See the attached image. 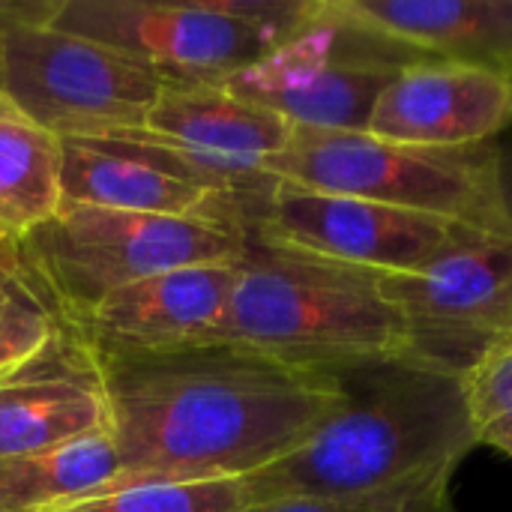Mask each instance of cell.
Masks as SVG:
<instances>
[{
    "label": "cell",
    "instance_id": "cell-25",
    "mask_svg": "<svg viewBox=\"0 0 512 512\" xmlns=\"http://www.w3.org/2000/svg\"><path fill=\"white\" fill-rule=\"evenodd\" d=\"M9 246H15V243H9V240H6V237L0 234V252H3V249H9Z\"/></svg>",
    "mask_w": 512,
    "mask_h": 512
},
{
    "label": "cell",
    "instance_id": "cell-4",
    "mask_svg": "<svg viewBox=\"0 0 512 512\" xmlns=\"http://www.w3.org/2000/svg\"><path fill=\"white\" fill-rule=\"evenodd\" d=\"M264 174L300 189L351 195L512 237L498 189V141L417 147L372 132L291 126L288 144L264 165Z\"/></svg>",
    "mask_w": 512,
    "mask_h": 512
},
{
    "label": "cell",
    "instance_id": "cell-9",
    "mask_svg": "<svg viewBox=\"0 0 512 512\" xmlns=\"http://www.w3.org/2000/svg\"><path fill=\"white\" fill-rule=\"evenodd\" d=\"M408 357L462 378L512 336V237L471 234L411 273L378 276Z\"/></svg>",
    "mask_w": 512,
    "mask_h": 512
},
{
    "label": "cell",
    "instance_id": "cell-8",
    "mask_svg": "<svg viewBox=\"0 0 512 512\" xmlns=\"http://www.w3.org/2000/svg\"><path fill=\"white\" fill-rule=\"evenodd\" d=\"M423 51L357 18L345 0H312L300 30L225 87L291 126L366 132L384 87Z\"/></svg>",
    "mask_w": 512,
    "mask_h": 512
},
{
    "label": "cell",
    "instance_id": "cell-10",
    "mask_svg": "<svg viewBox=\"0 0 512 512\" xmlns=\"http://www.w3.org/2000/svg\"><path fill=\"white\" fill-rule=\"evenodd\" d=\"M246 234L342 267L387 276L420 270L483 231L426 213L273 180Z\"/></svg>",
    "mask_w": 512,
    "mask_h": 512
},
{
    "label": "cell",
    "instance_id": "cell-12",
    "mask_svg": "<svg viewBox=\"0 0 512 512\" xmlns=\"http://www.w3.org/2000/svg\"><path fill=\"white\" fill-rule=\"evenodd\" d=\"M63 204L201 219L249 231L255 207L198 183L180 159L132 135L63 141Z\"/></svg>",
    "mask_w": 512,
    "mask_h": 512
},
{
    "label": "cell",
    "instance_id": "cell-22",
    "mask_svg": "<svg viewBox=\"0 0 512 512\" xmlns=\"http://www.w3.org/2000/svg\"><path fill=\"white\" fill-rule=\"evenodd\" d=\"M240 512H411L402 507H384V504H345V501H321V498H276V501H258Z\"/></svg>",
    "mask_w": 512,
    "mask_h": 512
},
{
    "label": "cell",
    "instance_id": "cell-18",
    "mask_svg": "<svg viewBox=\"0 0 512 512\" xmlns=\"http://www.w3.org/2000/svg\"><path fill=\"white\" fill-rule=\"evenodd\" d=\"M117 474L108 432L45 453L0 456V512H57L96 498Z\"/></svg>",
    "mask_w": 512,
    "mask_h": 512
},
{
    "label": "cell",
    "instance_id": "cell-14",
    "mask_svg": "<svg viewBox=\"0 0 512 512\" xmlns=\"http://www.w3.org/2000/svg\"><path fill=\"white\" fill-rule=\"evenodd\" d=\"M108 432L99 366L60 330L33 360L0 375V456H30Z\"/></svg>",
    "mask_w": 512,
    "mask_h": 512
},
{
    "label": "cell",
    "instance_id": "cell-6",
    "mask_svg": "<svg viewBox=\"0 0 512 512\" xmlns=\"http://www.w3.org/2000/svg\"><path fill=\"white\" fill-rule=\"evenodd\" d=\"M243 246L246 231L240 228L87 204H60L51 219L15 243L66 324L147 276L198 264H234Z\"/></svg>",
    "mask_w": 512,
    "mask_h": 512
},
{
    "label": "cell",
    "instance_id": "cell-15",
    "mask_svg": "<svg viewBox=\"0 0 512 512\" xmlns=\"http://www.w3.org/2000/svg\"><path fill=\"white\" fill-rule=\"evenodd\" d=\"M234 285L237 261L165 270L108 294L72 327L93 354L207 342L228 309Z\"/></svg>",
    "mask_w": 512,
    "mask_h": 512
},
{
    "label": "cell",
    "instance_id": "cell-16",
    "mask_svg": "<svg viewBox=\"0 0 512 512\" xmlns=\"http://www.w3.org/2000/svg\"><path fill=\"white\" fill-rule=\"evenodd\" d=\"M345 6L426 57L512 78V0H345Z\"/></svg>",
    "mask_w": 512,
    "mask_h": 512
},
{
    "label": "cell",
    "instance_id": "cell-23",
    "mask_svg": "<svg viewBox=\"0 0 512 512\" xmlns=\"http://www.w3.org/2000/svg\"><path fill=\"white\" fill-rule=\"evenodd\" d=\"M498 189H501L504 213L512 225V138L498 144Z\"/></svg>",
    "mask_w": 512,
    "mask_h": 512
},
{
    "label": "cell",
    "instance_id": "cell-24",
    "mask_svg": "<svg viewBox=\"0 0 512 512\" xmlns=\"http://www.w3.org/2000/svg\"><path fill=\"white\" fill-rule=\"evenodd\" d=\"M15 12H18V6H9V3L0 6V45H3V33H6V27H9V21L15 18Z\"/></svg>",
    "mask_w": 512,
    "mask_h": 512
},
{
    "label": "cell",
    "instance_id": "cell-2",
    "mask_svg": "<svg viewBox=\"0 0 512 512\" xmlns=\"http://www.w3.org/2000/svg\"><path fill=\"white\" fill-rule=\"evenodd\" d=\"M339 378L342 405L297 450L243 480L249 501L321 498L444 512L456 468L477 447L462 378L414 360Z\"/></svg>",
    "mask_w": 512,
    "mask_h": 512
},
{
    "label": "cell",
    "instance_id": "cell-5",
    "mask_svg": "<svg viewBox=\"0 0 512 512\" xmlns=\"http://www.w3.org/2000/svg\"><path fill=\"white\" fill-rule=\"evenodd\" d=\"M309 9L312 0H60L48 21L168 84H225L288 42Z\"/></svg>",
    "mask_w": 512,
    "mask_h": 512
},
{
    "label": "cell",
    "instance_id": "cell-19",
    "mask_svg": "<svg viewBox=\"0 0 512 512\" xmlns=\"http://www.w3.org/2000/svg\"><path fill=\"white\" fill-rule=\"evenodd\" d=\"M60 330L66 318L39 279L27 270L18 249L0 252V375L33 360Z\"/></svg>",
    "mask_w": 512,
    "mask_h": 512
},
{
    "label": "cell",
    "instance_id": "cell-17",
    "mask_svg": "<svg viewBox=\"0 0 512 512\" xmlns=\"http://www.w3.org/2000/svg\"><path fill=\"white\" fill-rule=\"evenodd\" d=\"M63 204V141L0 96V234L24 240Z\"/></svg>",
    "mask_w": 512,
    "mask_h": 512
},
{
    "label": "cell",
    "instance_id": "cell-7",
    "mask_svg": "<svg viewBox=\"0 0 512 512\" xmlns=\"http://www.w3.org/2000/svg\"><path fill=\"white\" fill-rule=\"evenodd\" d=\"M54 3L18 6L0 45V96L66 138H114L147 123L168 81L150 66L48 21Z\"/></svg>",
    "mask_w": 512,
    "mask_h": 512
},
{
    "label": "cell",
    "instance_id": "cell-20",
    "mask_svg": "<svg viewBox=\"0 0 512 512\" xmlns=\"http://www.w3.org/2000/svg\"><path fill=\"white\" fill-rule=\"evenodd\" d=\"M249 504L243 480H195L120 486L57 512H240Z\"/></svg>",
    "mask_w": 512,
    "mask_h": 512
},
{
    "label": "cell",
    "instance_id": "cell-1",
    "mask_svg": "<svg viewBox=\"0 0 512 512\" xmlns=\"http://www.w3.org/2000/svg\"><path fill=\"white\" fill-rule=\"evenodd\" d=\"M120 474L141 483L246 480L297 450L345 399L342 378L228 342L93 354Z\"/></svg>",
    "mask_w": 512,
    "mask_h": 512
},
{
    "label": "cell",
    "instance_id": "cell-21",
    "mask_svg": "<svg viewBox=\"0 0 512 512\" xmlns=\"http://www.w3.org/2000/svg\"><path fill=\"white\" fill-rule=\"evenodd\" d=\"M477 444L512 459V336L462 375Z\"/></svg>",
    "mask_w": 512,
    "mask_h": 512
},
{
    "label": "cell",
    "instance_id": "cell-13",
    "mask_svg": "<svg viewBox=\"0 0 512 512\" xmlns=\"http://www.w3.org/2000/svg\"><path fill=\"white\" fill-rule=\"evenodd\" d=\"M510 126V75L429 57L405 66L384 87L366 132L417 147H474L495 144Z\"/></svg>",
    "mask_w": 512,
    "mask_h": 512
},
{
    "label": "cell",
    "instance_id": "cell-11",
    "mask_svg": "<svg viewBox=\"0 0 512 512\" xmlns=\"http://www.w3.org/2000/svg\"><path fill=\"white\" fill-rule=\"evenodd\" d=\"M123 135L162 147L198 183L249 201L258 216L273 186L264 165L288 144L291 123L225 84H168L147 123Z\"/></svg>",
    "mask_w": 512,
    "mask_h": 512
},
{
    "label": "cell",
    "instance_id": "cell-3",
    "mask_svg": "<svg viewBox=\"0 0 512 512\" xmlns=\"http://www.w3.org/2000/svg\"><path fill=\"white\" fill-rule=\"evenodd\" d=\"M207 342H228L321 375L408 357L396 306L375 273L246 234L237 285Z\"/></svg>",
    "mask_w": 512,
    "mask_h": 512
}]
</instances>
